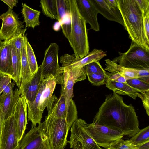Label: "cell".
I'll return each instance as SVG.
<instances>
[{"mask_svg":"<svg viewBox=\"0 0 149 149\" xmlns=\"http://www.w3.org/2000/svg\"><path fill=\"white\" fill-rule=\"evenodd\" d=\"M92 123L122 132L131 137L140 130L135 110L127 105L123 98L115 92L106 95L104 102L99 109Z\"/></svg>","mask_w":149,"mask_h":149,"instance_id":"6da1fadb","label":"cell"},{"mask_svg":"<svg viewBox=\"0 0 149 149\" xmlns=\"http://www.w3.org/2000/svg\"><path fill=\"white\" fill-rule=\"evenodd\" d=\"M123 21L124 28L132 41L149 52L143 30L144 16L135 0H117Z\"/></svg>","mask_w":149,"mask_h":149,"instance_id":"7a4b0ae2","label":"cell"},{"mask_svg":"<svg viewBox=\"0 0 149 149\" xmlns=\"http://www.w3.org/2000/svg\"><path fill=\"white\" fill-rule=\"evenodd\" d=\"M71 30L67 39L75 56L82 58L89 52L86 23L78 11L75 0H69Z\"/></svg>","mask_w":149,"mask_h":149,"instance_id":"3957f363","label":"cell"},{"mask_svg":"<svg viewBox=\"0 0 149 149\" xmlns=\"http://www.w3.org/2000/svg\"><path fill=\"white\" fill-rule=\"evenodd\" d=\"M118 54L112 61L119 65L133 69H149V52L132 41L126 52Z\"/></svg>","mask_w":149,"mask_h":149,"instance_id":"277c9868","label":"cell"},{"mask_svg":"<svg viewBox=\"0 0 149 149\" xmlns=\"http://www.w3.org/2000/svg\"><path fill=\"white\" fill-rule=\"evenodd\" d=\"M46 132L52 149H65L70 129L65 119L48 113L45 120Z\"/></svg>","mask_w":149,"mask_h":149,"instance_id":"5b68a950","label":"cell"},{"mask_svg":"<svg viewBox=\"0 0 149 149\" xmlns=\"http://www.w3.org/2000/svg\"><path fill=\"white\" fill-rule=\"evenodd\" d=\"M59 49V47L56 43H51L45 51L44 59L40 65L43 79L52 76L56 84L61 85L62 84L63 73L58 62Z\"/></svg>","mask_w":149,"mask_h":149,"instance_id":"8992f818","label":"cell"},{"mask_svg":"<svg viewBox=\"0 0 149 149\" xmlns=\"http://www.w3.org/2000/svg\"><path fill=\"white\" fill-rule=\"evenodd\" d=\"M85 129L100 147L109 148L116 141L122 139L123 134L107 127L92 123H86Z\"/></svg>","mask_w":149,"mask_h":149,"instance_id":"52a82bcc","label":"cell"},{"mask_svg":"<svg viewBox=\"0 0 149 149\" xmlns=\"http://www.w3.org/2000/svg\"><path fill=\"white\" fill-rule=\"evenodd\" d=\"M19 149H52L45 121L31 127L21 140Z\"/></svg>","mask_w":149,"mask_h":149,"instance_id":"ba28073f","label":"cell"},{"mask_svg":"<svg viewBox=\"0 0 149 149\" xmlns=\"http://www.w3.org/2000/svg\"><path fill=\"white\" fill-rule=\"evenodd\" d=\"M86 123L81 119H77L70 128V145L77 144L81 149H102L94 141L85 129Z\"/></svg>","mask_w":149,"mask_h":149,"instance_id":"9c48e42d","label":"cell"},{"mask_svg":"<svg viewBox=\"0 0 149 149\" xmlns=\"http://www.w3.org/2000/svg\"><path fill=\"white\" fill-rule=\"evenodd\" d=\"M2 24L0 29V40L7 41L24 28L23 22L19 19L18 15L8 7V10L0 16Z\"/></svg>","mask_w":149,"mask_h":149,"instance_id":"30bf717a","label":"cell"},{"mask_svg":"<svg viewBox=\"0 0 149 149\" xmlns=\"http://www.w3.org/2000/svg\"><path fill=\"white\" fill-rule=\"evenodd\" d=\"M17 124L13 114L4 122L2 129L1 149H19Z\"/></svg>","mask_w":149,"mask_h":149,"instance_id":"8fae6325","label":"cell"},{"mask_svg":"<svg viewBox=\"0 0 149 149\" xmlns=\"http://www.w3.org/2000/svg\"><path fill=\"white\" fill-rule=\"evenodd\" d=\"M107 55L105 52L101 49H94L85 56L82 58H76L74 54H65L61 56L60 60L62 67H83L94 61H99Z\"/></svg>","mask_w":149,"mask_h":149,"instance_id":"7c38bea8","label":"cell"},{"mask_svg":"<svg viewBox=\"0 0 149 149\" xmlns=\"http://www.w3.org/2000/svg\"><path fill=\"white\" fill-rule=\"evenodd\" d=\"M80 14L90 26V29L96 31H100L99 25L97 19L98 11L91 0H75Z\"/></svg>","mask_w":149,"mask_h":149,"instance_id":"4fadbf2b","label":"cell"},{"mask_svg":"<svg viewBox=\"0 0 149 149\" xmlns=\"http://www.w3.org/2000/svg\"><path fill=\"white\" fill-rule=\"evenodd\" d=\"M44 80L40 65L30 81L19 90L20 95L24 97L26 102H33L35 100Z\"/></svg>","mask_w":149,"mask_h":149,"instance_id":"5bb4252c","label":"cell"},{"mask_svg":"<svg viewBox=\"0 0 149 149\" xmlns=\"http://www.w3.org/2000/svg\"><path fill=\"white\" fill-rule=\"evenodd\" d=\"M17 122V138L19 142L24 136L27 122L26 102L24 97L20 95L13 114Z\"/></svg>","mask_w":149,"mask_h":149,"instance_id":"9a60e30c","label":"cell"},{"mask_svg":"<svg viewBox=\"0 0 149 149\" xmlns=\"http://www.w3.org/2000/svg\"><path fill=\"white\" fill-rule=\"evenodd\" d=\"M20 95L18 89L16 88L13 92L12 91L8 95H0V108L3 124L13 114Z\"/></svg>","mask_w":149,"mask_h":149,"instance_id":"2e32d148","label":"cell"},{"mask_svg":"<svg viewBox=\"0 0 149 149\" xmlns=\"http://www.w3.org/2000/svg\"><path fill=\"white\" fill-rule=\"evenodd\" d=\"M98 13H100L108 20L115 22L124 27L123 18L118 7L110 5L107 0H91Z\"/></svg>","mask_w":149,"mask_h":149,"instance_id":"e0dca14e","label":"cell"},{"mask_svg":"<svg viewBox=\"0 0 149 149\" xmlns=\"http://www.w3.org/2000/svg\"><path fill=\"white\" fill-rule=\"evenodd\" d=\"M47 77L44 79L35 100L33 102H26L27 107V118L32 123L31 127L36 126L37 124L41 123L43 112L39 109L40 98L46 85Z\"/></svg>","mask_w":149,"mask_h":149,"instance_id":"ac0fdd59","label":"cell"},{"mask_svg":"<svg viewBox=\"0 0 149 149\" xmlns=\"http://www.w3.org/2000/svg\"><path fill=\"white\" fill-rule=\"evenodd\" d=\"M12 38L8 41H5L4 45L0 48V73L7 75L12 79Z\"/></svg>","mask_w":149,"mask_h":149,"instance_id":"d6986e66","label":"cell"},{"mask_svg":"<svg viewBox=\"0 0 149 149\" xmlns=\"http://www.w3.org/2000/svg\"><path fill=\"white\" fill-rule=\"evenodd\" d=\"M27 40H28L26 34H25L22 51L21 60L20 86L19 90L24 85L29 82L33 76L31 73L27 57L26 43Z\"/></svg>","mask_w":149,"mask_h":149,"instance_id":"ffe728a7","label":"cell"},{"mask_svg":"<svg viewBox=\"0 0 149 149\" xmlns=\"http://www.w3.org/2000/svg\"><path fill=\"white\" fill-rule=\"evenodd\" d=\"M21 13L25 23V28H34L40 24L39 17L40 11L32 9L26 4L22 3Z\"/></svg>","mask_w":149,"mask_h":149,"instance_id":"44dd1931","label":"cell"},{"mask_svg":"<svg viewBox=\"0 0 149 149\" xmlns=\"http://www.w3.org/2000/svg\"><path fill=\"white\" fill-rule=\"evenodd\" d=\"M106 86L118 94L127 95L135 100L137 97V91L129 86L126 83H120L108 79L106 84Z\"/></svg>","mask_w":149,"mask_h":149,"instance_id":"7402d4cb","label":"cell"},{"mask_svg":"<svg viewBox=\"0 0 149 149\" xmlns=\"http://www.w3.org/2000/svg\"><path fill=\"white\" fill-rule=\"evenodd\" d=\"M105 70L111 74H119L130 78H138L137 70L129 69L122 66L109 59L105 60Z\"/></svg>","mask_w":149,"mask_h":149,"instance_id":"603a6c76","label":"cell"},{"mask_svg":"<svg viewBox=\"0 0 149 149\" xmlns=\"http://www.w3.org/2000/svg\"><path fill=\"white\" fill-rule=\"evenodd\" d=\"M47 77L45 87L42 93L39 104L40 110L42 112L47 107L48 103L53 96L55 89L56 82L52 76Z\"/></svg>","mask_w":149,"mask_h":149,"instance_id":"cb8c5ba5","label":"cell"},{"mask_svg":"<svg viewBox=\"0 0 149 149\" xmlns=\"http://www.w3.org/2000/svg\"><path fill=\"white\" fill-rule=\"evenodd\" d=\"M11 49L13 70L12 79L16 84L19 89L20 86L21 59L19 57L17 51L12 42V38L11 43Z\"/></svg>","mask_w":149,"mask_h":149,"instance_id":"d4e9b609","label":"cell"},{"mask_svg":"<svg viewBox=\"0 0 149 149\" xmlns=\"http://www.w3.org/2000/svg\"><path fill=\"white\" fill-rule=\"evenodd\" d=\"M40 6L44 15L58 21L56 0H41Z\"/></svg>","mask_w":149,"mask_h":149,"instance_id":"484cf974","label":"cell"},{"mask_svg":"<svg viewBox=\"0 0 149 149\" xmlns=\"http://www.w3.org/2000/svg\"><path fill=\"white\" fill-rule=\"evenodd\" d=\"M58 21L61 23L65 18L70 16L69 0H56Z\"/></svg>","mask_w":149,"mask_h":149,"instance_id":"4316f807","label":"cell"},{"mask_svg":"<svg viewBox=\"0 0 149 149\" xmlns=\"http://www.w3.org/2000/svg\"><path fill=\"white\" fill-rule=\"evenodd\" d=\"M133 145L136 146L149 141V126L139 131L129 139Z\"/></svg>","mask_w":149,"mask_h":149,"instance_id":"83f0119b","label":"cell"},{"mask_svg":"<svg viewBox=\"0 0 149 149\" xmlns=\"http://www.w3.org/2000/svg\"><path fill=\"white\" fill-rule=\"evenodd\" d=\"M26 51L27 60L32 75L37 70L38 66L34 51L28 41L26 43Z\"/></svg>","mask_w":149,"mask_h":149,"instance_id":"f1b7e54d","label":"cell"},{"mask_svg":"<svg viewBox=\"0 0 149 149\" xmlns=\"http://www.w3.org/2000/svg\"><path fill=\"white\" fill-rule=\"evenodd\" d=\"M26 28L22 29L12 38V42L19 57L21 59L22 51Z\"/></svg>","mask_w":149,"mask_h":149,"instance_id":"f546056e","label":"cell"},{"mask_svg":"<svg viewBox=\"0 0 149 149\" xmlns=\"http://www.w3.org/2000/svg\"><path fill=\"white\" fill-rule=\"evenodd\" d=\"M126 83L137 92L142 93L149 90V83L137 78H129L126 80Z\"/></svg>","mask_w":149,"mask_h":149,"instance_id":"4dcf8cb0","label":"cell"},{"mask_svg":"<svg viewBox=\"0 0 149 149\" xmlns=\"http://www.w3.org/2000/svg\"><path fill=\"white\" fill-rule=\"evenodd\" d=\"M88 81L93 85L99 86L105 84L109 78L107 74L92 73L86 74Z\"/></svg>","mask_w":149,"mask_h":149,"instance_id":"1f68e13d","label":"cell"},{"mask_svg":"<svg viewBox=\"0 0 149 149\" xmlns=\"http://www.w3.org/2000/svg\"><path fill=\"white\" fill-rule=\"evenodd\" d=\"M86 74L92 73H101L107 74L98 61L89 63L83 67Z\"/></svg>","mask_w":149,"mask_h":149,"instance_id":"d6a6232c","label":"cell"},{"mask_svg":"<svg viewBox=\"0 0 149 149\" xmlns=\"http://www.w3.org/2000/svg\"><path fill=\"white\" fill-rule=\"evenodd\" d=\"M109 149H136L135 146L132 144L129 140L122 139L115 141Z\"/></svg>","mask_w":149,"mask_h":149,"instance_id":"836d02e7","label":"cell"},{"mask_svg":"<svg viewBox=\"0 0 149 149\" xmlns=\"http://www.w3.org/2000/svg\"><path fill=\"white\" fill-rule=\"evenodd\" d=\"M137 97L142 100L147 114L149 116V90L142 92H136Z\"/></svg>","mask_w":149,"mask_h":149,"instance_id":"e575fe53","label":"cell"},{"mask_svg":"<svg viewBox=\"0 0 149 149\" xmlns=\"http://www.w3.org/2000/svg\"><path fill=\"white\" fill-rule=\"evenodd\" d=\"M144 16L149 12V0H135Z\"/></svg>","mask_w":149,"mask_h":149,"instance_id":"d590c367","label":"cell"},{"mask_svg":"<svg viewBox=\"0 0 149 149\" xmlns=\"http://www.w3.org/2000/svg\"><path fill=\"white\" fill-rule=\"evenodd\" d=\"M143 30L145 36L148 43H149V12L143 18Z\"/></svg>","mask_w":149,"mask_h":149,"instance_id":"8d00e7d4","label":"cell"},{"mask_svg":"<svg viewBox=\"0 0 149 149\" xmlns=\"http://www.w3.org/2000/svg\"><path fill=\"white\" fill-rule=\"evenodd\" d=\"M109 79L111 80L120 83H126V80L130 78L119 74H111L107 72Z\"/></svg>","mask_w":149,"mask_h":149,"instance_id":"74e56055","label":"cell"},{"mask_svg":"<svg viewBox=\"0 0 149 149\" xmlns=\"http://www.w3.org/2000/svg\"><path fill=\"white\" fill-rule=\"evenodd\" d=\"M138 79L149 83V69L137 70Z\"/></svg>","mask_w":149,"mask_h":149,"instance_id":"f35d334b","label":"cell"},{"mask_svg":"<svg viewBox=\"0 0 149 149\" xmlns=\"http://www.w3.org/2000/svg\"><path fill=\"white\" fill-rule=\"evenodd\" d=\"M15 83L10 82L6 86L2 92V95H7L13 91Z\"/></svg>","mask_w":149,"mask_h":149,"instance_id":"ab89813d","label":"cell"},{"mask_svg":"<svg viewBox=\"0 0 149 149\" xmlns=\"http://www.w3.org/2000/svg\"><path fill=\"white\" fill-rule=\"evenodd\" d=\"M1 1L12 9H13L14 7L16 6L17 3L18 2L17 0H1Z\"/></svg>","mask_w":149,"mask_h":149,"instance_id":"60d3db41","label":"cell"},{"mask_svg":"<svg viewBox=\"0 0 149 149\" xmlns=\"http://www.w3.org/2000/svg\"><path fill=\"white\" fill-rule=\"evenodd\" d=\"M136 149H149V141L135 146Z\"/></svg>","mask_w":149,"mask_h":149,"instance_id":"b9f144b4","label":"cell"},{"mask_svg":"<svg viewBox=\"0 0 149 149\" xmlns=\"http://www.w3.org/2000/svg\"><path fill=\"white\" fill-rule=\"evenodd\" d=\"M7 76H8L3 74L0 73V95L2 93V91L1 89V88L4 81Z\"/></svg>","mask_w":149,"mask_h":149,"instance_id":"7bdbcfd3","label":"cell"},{"mask_svg":"<svg viewBox=\"0 0 149 149\" xmlns=\"http://www.w3.org/2000/svg\"><path fill=\"white\" fill-rule=\"evenodd\" d=\"M3 125V123L1 119V112L0 108V149H1V137L2 127Z\"/></svg>","mask_w":149,"mask_h":149,"instance_id":"ee69618b","label":"cell"},{"mask_svg":"<svg viewBox=\"0 0 149 149\" xmlns=\"http://www.w3.org/2000/svg\"><path fill=\"white\" fill-rule=\"evenodd\" d=\"M70 145V148L72 149H81L80 146L78 144H74Z\"/></svg>","mask_w":149,"mask_h":149,"instance_id":"f6af8a7d","label":"cell"},{"mask_svg":"<svg viewBox=\"0 0 149 149\" xmlns=\"http://www.w3.org/2000/svg\"><path fill=\"white\" fill-rule=\"evenodd\" d=\"M5 41H2L0 40V48L3 46L5 43Z\"/></svg>","mask_w":149,"mask_h":149,"instance_id":"bcb514c9","label":"cell"},{"mask_svg":"<svg viewBox=\"0 0 149 149\" xmlns=\"http://www.w3.org/2000/svg\"><path fill=\"white\" fill-rule=\"evenodd\" d=\"M102 149H103L102 148ZM104 149H105V148Z\"/></svg>","mask_w":149,"mask_h":149,"instance_id":"7dc6e473","label":"cell"}]
</instances>
